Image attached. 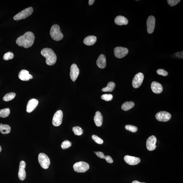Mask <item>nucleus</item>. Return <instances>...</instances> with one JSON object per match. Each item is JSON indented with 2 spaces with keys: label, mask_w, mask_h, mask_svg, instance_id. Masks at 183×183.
Returning <instances> with one entry per match:
<instances>
[{
  "label": "nucleus",
  "mask_w": 183,
  "mask_h": 183,
  "mask_svg": "<svg viewBox=\"0 0 183 183\" xmlns=\"http://www.w3.org/2000/svg\"><path fill=\"white\" fill-rule=\"evenodd\" d=\"M157 141V138L154 135L151 136L148 138L146 142V147L148 150L152 151L155 150L156 147V144Z\"/></svg>",
  "instance_id": "nucleus-11"
},
{
  "label": "nucleus",
  "mask_w": 183,
  "mask_h": 183,
  "mask_svg": "<svg viewBox=\"0 0 183 183\" xmlns=\"http://www.w3.org/2000/svg\"><path fill=\"white\" fill-rule=\"evenodd\" d=\"M115 24L119 26L123 25H127L128 23V20L125 17L122 16H118L115 18Z\"/></svg>",
  "instance_id": "nucleus-21"
},
{
  "label": "nucleus",
  "mask_w": 183,
  "mask_h": 183,
  "mask_svg": "<svg viewBox=\"0 0 183 183\" xmlns=\"http://www.w3.org/2000/svg\"><path fill=\"white\" fill-rule=\"evenodd\" d=\"M151 88L153 92L155 94L161 93L163 91L162 86L157 82H153L151 84Z\"/></svg>",
  "instance_id": "nucleus-18"
},
{
  "label": "nucleus",
  "mask_w": 183,
  "mask_h": 183,
  "mask_svg": "<svg viewBox=\"0 0 183 183\" xmlns=\"http://www.w3.org/2000/svg\"><path fill=\"white\" fill-rule=\"evenodd\" d=\"M39 163L42 168L45 169H48L50 164L49 157L45 153H41L39 155Z\"/></svg>",
  "instance_id": "nucleus-5"
},
{
  "label": "nucleus",
  "mask_w": 183,
  "mask_h": 183,
  "mask_svg": "<svg viewBox=\"0 0 183 183\" xmlns=\"http://www.w3.org/2000/svg\"><path fill=\"white\" fill-rule=\"evenodd\" d=\"M15 96V93L13 92L10 93L5 95L4 97L3 100L5 102H9L13 100Z\"/></svg>",
  "instance_id": "nucleus-26"
},
{
  "label": "nucleus",
  "mask_w": 183,
  "mask_h": 183,
  "mask_svg": "<svg viewBox=\"0 0 183 183\" xmlns=\"http://www.w3.org/2000/svg\"><path fill=\"white\" fill-rule=\"evenodd\" d=\"M125 128L126 130L133 133L136 132L138 130V128L136 126L131 125H126Z\"/></svg>",
  "instance_id": "nucleus-29"
},
{
  "label": "nucleus",
  "mask_w": 183,
  "mask_h": 183,
  "mask_svg": "<svg viewBox=\"0 0 183 183\" xmlns=\"http://www.w3.org/2000/svg\"><path fill=\"white\" fill-rule=\"evenodd\" d=\"M101 98L106 101H110L113 99V96L111 94H104L102 96Z\"/></svg>",
  "instance_id": "nucleus-32"
},
{
  "label": "nucleus",
  "mask_w": 183,
  "mask_h": 183,
  "mask_svg": "<svg viewBox=\"0 0 183 183\" xmlns=\"http://www.w3.org/2000/svg\"><path fill=\"white\" fill-rule=\"evenodd\" d=\"M114 52L116 57L121 58L127 55L129 52V50L127 48L117 47L115 48Z\"/></svg>",
  "instance_id": "nucleus-10"
},
{
  "label": "nucleus",
  "mask_w": 183,
  "mask_h": 183,
  "mask_svg": "<svg viewBox=\"0 0 183 183\" xmlns=\"http://www.w3.org/2000/svg\"><path fill=\"white\" fill-rule=\"evenodd\" d=\"M132 183H146L145 182H139L138 181L135 180Z\"/></svg>",
  "instance_id": "nucleus-40"
},
{
  "label": "nucleus",
  "mask_w": 183,
  "mask_h": 183,
  "mask_svg": "<svg viewBox=\"0 0 183 183\" xmlns=\"http://www.w3.org/2000/svg\"><path fill=\"white\" fill-rule=\"evenodd\" d=\"M92 138L95 142L98 144H102L104 143V141L102 139L95 135H92Z\"/></svg>",
  "instance_id": "nucleus-33"
},
{
  "label": "nucleus",
  "mask_w": 183,
  "mask_h": 183,
  "mask_svg": "<svg viewBox=\"0 0 183 183\" xmlns=\"http://www.w3.org/2000/svg\"><path fill=\"white\" fill-rule=\"evenodd\" d=\"M134 105V103L133 102H126L122 104L121 109L124 111H127L133 108Z\"/></svg>",
  "instance_id": "nucleus-24"
},
{
  "label": "nucleus",
  "mask_w": 183,
  "mask_h": 183,
  "mask_svg": "<svg viewBox=\"0 0 183 183\" xmlns=\"http://www.w3.org/2000/svg\"><path fill=\"white\" fill-rule=\"evenodd\" d=\"M90 166L88 163L83 161L76 163L73 165L75 171L78 173H84L89 169Z\"/></svg>",
  "instance_id": "nucleus-6"
},
{
  "label": "nucleus",
  "mask_w": 183,
  "mask_h": 183,
  "mask_svg": "<svg viewBox=\"0 0 183 183\" xmlns=\"http://www.w3.org/2000/svg\"><path fill=\"white\" fill-rule=\"evenodd\" d=\"M11 128L10 126L6 124H1L0 125V132L3 134H7L10 133Z\"/></svg>",
  "instance_id": "nucleus-23"
},
{
  "label": "nucleus",
  "mask_w": 183,
  "mask_h": 183,
  "mask_svg": "<svg viewBox=\"0 0 183 183\" xmlns=\"http://www.w3.org/2000/svg\"><path fill=\"white\" fill-rule=\"evenodd\" d=\"M33 11V9L32 7L27 8L16 15L14 17L13 19L17 21L25 19L30 16Z\"/></svg>",
  "instance_id": "nucleus-4"
},
{
  "label": "nucleus",
  "mask_w": 183,
  "mask_h": 183,
  "mask_svg": "<svg viewBox=\"0 0 183 183\" xmlns=\"http://www.w3.org/2000/svg\"><path fill=\"white\" fill-rule=\"evenodd\" d=\"M104 159H106V161L108 163H112L113 162L112 158L110 156H105Z\"/></svg>",
  "instance_id": "nucleus-36"
},
{
  "label": "nucleus",
  "mask_w": 183,
  "mask_h": 183,
  "mask_svg": "<svg viewBox=\"0 0 183 183\" xmlns=\"http://www.w3.org/2000/svg\"><path fill=\"white\" fill-rule=\"evenodd\" d=\"M72 131L75 135L80 136L83 134V130L79 126L74 127L73 128Z\"/></svg>",
  "instance_id": "nucleus-28"
},
{
  "label": "nucleus",
  "mask_w": 183,
  "mask_h": 183,
  "mask_svg": "<svg viewBox=\"0 0 183 183\" xmlns=\"http://www.w3.org/2000/svg\"><path fill=\"white\" fill-rule=\"evenodd\" d=\"M115 87V84L112 81L109 82L107 87L102 88V91L104 92H111L114 90Z\"/></svg>",
  "instance_id": "nucleus-25"
},
{
  "label": "nucleus",
  "mask_w": 183,
  "mask_h": 183,
  "mask_svg": "<svg viewBox=\"0 0 183 183\" xmlns=\"http://www.w3.org/2000/svg\"><path fill=\"white\" fill-rule=\"evenodd\" d=\"M97 38L94 36H89L86 37L83 40V43L87 46H92L96 43Z\"/></svg>",
  "instance_id": "nucleus-22"
},
{
  "label": "nucleus",
  "mask_w": 183,
  "mask_h": 183,
  "mask_svg": "<svg viewBox=\"0 0 183 183\" xmlns=\"http://www.w3.org/2000/svg\"><path fill=\"white\" fill-rule=\"evenodd\" d=\"M18 77L22 81H28L32 79L33 77L29 74L28 71L25 70H21L18 74Z\"/></svg>",
  "instance_id": "nucleus-17"
},
{
  "label": "nucleus",
  "mask_w": 183,
  "mask_h": 183,
  "mask_svg": "<svg viewBox=\"0 0 183 183\" xmlns=\"http://www.w3.org/2000/svg\"><path fill=\"white\" fill-rule=\"evenodd\" d=\"M96 154L97 156L100 158L104 159L105 156L104 154L101 152H97L96 153Z\"/></svg>",
  "instance_id": "nucleus-37"
},
{
  "label": "nucleus",
  "mask_w": 183,
  "mask_h": 183,
  "mask_svg": "<svg viewBox=\"0 0 183 183\" xmlns=\"http://www.w3.org/2000/svg\"><path fill=\"white\" fill-rule=\"evenodd\" d=\"M35 39L34 34L28 31L24 35L19 37L16 40L17 44L20 47L25 48H30L33 45Z\"/></svg>",
  "instance_id": "nucleus-1"
},
{
  "label": "nucleus",
  "mask_w": 183,
  "mask_h": 183,
  "mask_svg": "<svg viewBox=\"0 0 183 183\" xmlns=\"http://www.w3.org/2000/svg\"><path fill=\"white\" fill-rule=\"evenodd\" d=\"M79 69L77 65L74 64L72 65L70 72V76L72 80L75 81L79 76Z\"/></svg>",
  "instance_id": "nucleus-13"
},
{
  "label": "nucleus",
  "mask_w": 183,
  "mask_h": 183,
  "mask_svg": "<svg viewBox=\"0 0 183 183\" xmlns=\"http://www.w3.org/2000/svg\"><path fill=\"white\" fill-rule=\"evenodd\" d=\"M124 161L130 165H136L139 163L140 159L138 157L126 155L124 158Z\"/></svg>",
  "instance_id": "nucleus-15"
},
{
  "label": "nucleus",
  "mask_w": 183,
  "mask_h": 183,
  "mask_svg": "<svg viewBox=\"0 0 183 183\" xmlns=\"http://www.w3.org/2000/svg\"><path fill=\"white\" fill-rule=\"evenodd\" d=\"M180 1V0H168V3L169 5L171 6H175L179 3Z\"/></svg>",
  "instance_id": "nucleus-35"
},
{
  "label": "nucleus",
  "mask_w": 183,
  "mask_h": 183,
  "mask_svg": "<svg viewBox=\"0 0 183 183\" xmlns=\"http://www.w3.org/2000/svg\"><path fill=\"white\" fill-rule=\"evenodd\" d=\"M157 73L159 75L163 76H167L168 73L167 71L163 69H159L157 71Z\"/></svg>",
  "instance_id": "nucleus-34"
},
{
  "label": "nucleus",
  "mask_w": 183,
  "mask_h": 183,
  "mask_svg": "<svg viewBox=\"0 0 183 183\" xmlns=\"http://www.w3.org/2000/svg\"><path fill=\"white\" fill-rule=\"evenodd\" d=\"M2 150L1 147V146H0V152H1Z\"/></svg>",
  "instance_id": "nucleus-41"
},
{
  "label": "nucleus",
  "mask_w": 183,
  "mask_h": 183,
  "mask_svg": "<svg viewBox=\"0 0 183 183\" xmlns=\"http://www.w3.org/2000/svg\"><path fill=\"white\" fill-rule=\"evenodd\" d=\"M72 144V142H71L68 140H65L62 142V144H61V147L63 149L68 148L71 146Z\"/></svg>",
  "instance_id": "nucleus-31"
},
{
  "label": "nucleus",
  "mask_w": 183,
  "mask_h": 183,
  "mask_svg": "<svg viewBox=\"0 0 183 183\" xmlns=\"http://www.w3.org/2000/svg\"><path fill=\"white\" fill-rule=\"evenodd\" d=\"M94 120L95 123L97 127H100L102 126L103 121V116L99 111L96 112Z\"/></svg>",
  "instance_id": "nucleus-20"
},
{
  "label": "nucleus",
  "mask_w": 183,
  "mask_h": 183,
  "mask_svg": "<svg viewBox=\"0 0 183 183\" xmlns=\"http://www.w3.org/2000/svg\"><path fill=\"white\" fill-rule=\"evenodd\" d=\"M155 25V19L154 16L149 17L147 22V31L149 34H152L154 31Z\"/></svg>",
  "instance_id": "nucleus-12"
},
{
  "label": "nucleus",
  "mask_w": 183,
  "mask_h": 183,
  "mask_svg": "<svg viewBox=\"0 0 183 183\" xmlns=\"http://www.w3.org/2000/svg\"><path fill=\"white\" fill-rule=\"evenodd\" d=\"M14 57V54L12 52H9L6 53L4 55L3 57V59L6 60H8L12 59Z\"/></svg>",
  "instance_id": "nucleus-30"
},
{
  "label": "nucleus",
  "mask_w": 183,
  "mask_h": 183,
  "mask_svg": "<svg viewBox=\"0 0 183 183\" xmlns=\"http://www.w3.org/2000/svg\"><path fill=\"white\" fill-rule=\"evenodd\" d=\"M95 1V0H89V5L91 6L93 5Z\"/></svg>",
  "instance_id": "nucleus-39"
},
{
  "label": "nucleus",
  "mask_w": 183,
  "mask_h": 183,
  "mask_svg": "<svg viewBox=\"0 0 183 183\" xmlns=\"http://www.w3.org/2000/svg\"><path fill=\"white\" fill-rule=\"evenodd\" d=\"M41 55L46 58V64L52 66L55 64L57 56L53 50L49 48H44L41 51Z\"/></svg>",
  "instance_id": "nucleus-2"
},
{
  "label": "nucleus",
  "mask_w": 183,
  "mask_h": 183,
  "mask_svg": "<svg viewBox=\"0 0 183 183\" xmlns=\"http://www.w3.org/2000/svg\"><path fill=\"white\" fill-rule=\"evenodd\" d=\"M155 117L159 121L167 122L171 119V115L166 111H161L156 114Z\"/></svg>",
  "instance_id": "nucleus-9"
},
{
  "label": "nucleus",
  "mask_w": 183,
  "mask_h": 183,
  "mask_svg": "<svg viewBox=\"0 0 183 183\" xmlns=\"http://www.w3.org/2000/svg\"><path fill=\"white\" fill-rule=\"evenodd\" d=\"M10 109L9 108H6L0 110V117L6 118L9 116L10 114Z\"/></svg>",
  "instance_id": "nucleus-27"
},
{
  "label": "nucleus",
  "mask_w": 183,
  "mask_h": 183,
  "mask_svg": "<svg viewBox=\"0 0 183 183\" xmlns=\"http://www.w3.org/2000/svg\"><path fill=\"white\" fill-rule=\"evenodd\" d=\"M50 35L52 38L56 41L61 40L64 37V35L60 30V27L57 24L52 26L50 31Z\"/></svg>",
  "instance_id": "nucleus-3"
},
{
  "label": "nucleus",
  "mask_w": 183,
  "mask_h": 183,
  "mask_svg": "<svg viewBox=\"0 0 183 183\" xmlns=\"http://www.w3.org/2000/svg\"><path fill=\"white\" fill-rule=\"evenodd\" d=\"M96 152H94V153H96Z\"/></svg>",
  "instance_id": "nucleus-42"
},
{
  "label": "nucleus",
  "mask_w": 183,
  "mask_h": 183,
  "mask_svg": "<svg viewBox=\"0 0 183 183\" xmlns=\"http://www.w3.org/2000/svg\"><path fill=\"white\" fill-rule=\"evenodd\" d=\"M175 54L178 58H183V51L176 53Z\"/></svg>",
  "instance_id": "nucleus-38"
},
{
  "label": "nucleus",
  "mask_w": 183,
  "mask_h": 183,
  "mask_svg": "<svg viewBox=\"0 0 183 183\" xmlns=\"http://www.w3.org/2000/svg\"><path fill=\"white\" fill-rule=\"evenodd\" d=\"M63 114L62 112L60 110L56 111L55 113L52 120V124L55 127H58L62 124Z\"/></svg>",
  "instance_id": "nucleus-8"
},
{
  "label": "nucleus",
  "mask_w": 183,
  "mask_h": 183,
  "mask_svg": "<svg viewBox=\"0 0 183 183\" xmlns=\"http://www.w3.org/2000/svg\"><path fill=\"white\" fill-rule=\"evenodd\" d=\"M39 101L35 99H32L29 101L27 106V112L29 113L32 112L36 108L39 104Z\"/></svg>",
  "instance_id": "nucleus-16"
},
{
  "label": "nucleus",
  "mask_w": 183,
  "mask_h": 183,
  "mask_svg": "<svg viewBox=\"0 0 183 183\" xmlns=\"http://www.w3.org/2000/svg\"><path fill=\"white\" fill-rule=\"evenodd\" d=\"M26 163L24 161H21L20 163L19 169L18 173L19 178L21 180H24L26 178V174L25 169Z\"/></svg>",
  "instance_id": "nucleus-14"
},
{
  "label": "nucleus",
  "mask_w": 183,
  "mask_h": 183,
  "mask_svg": "<svg viewBox=\"0 0 183 183\" xmlns=\"http://www.w3.org/2000/svg\"><path fill=\"white\" fill-rule=\"evenodd\" d=\"M96 64L101 69H104L106 66V59L104 54H101L96 61Z\"/></svg>",
  "instance_id": "nucleus-19"
},
{
  "label": "nucleus",
  "mask_w": 183,
  "mask_h": 183,
  "mask_svg": "<svg viewBox=\"0 0 183 183\" xmlns=\"http://www.w3.org/2000/svg\"><path fill=\"white\" fill-rule=\"evenodd\" d=\"M144 75L142 73H139L135 76L132 81V85L135 88H137L142 85L144 79Z\"/></svg>",
  "instance_id": "nucleus-7"
}]
</instances>
